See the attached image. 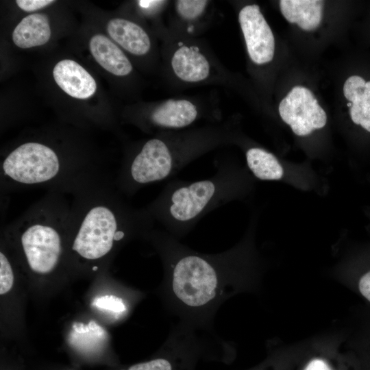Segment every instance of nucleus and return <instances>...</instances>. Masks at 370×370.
Here are the masks:
<instances>
[{
  "label": "nucleus",
  "instance_id": "f257e3e1",
  "mask_svg": "<svg viewBox=\"0 0 370 370\" xmlns=\"http://www.w3.org/2000/svg\"><path fill=\"white\" fill-rule=\"evenodd\" d=\"M230 257L198 253L167 238L164 295L180 323L211 330L218 309L236 290Z\"/></svg>",
  "mask_w": 370,
  "mask_h": 370
},
{
  "label": "nucleus",
  "instance_id": "f03ea898",
  "mask_svg": "<svg viewBox=\"0 0 370 370\" xmlns=\"http://www.w3.org/2000/svg\"><path fill=\"white\" fill-rule=\"evenodd\" d=\"M72 249L86 260H97L108 254L125 232L118 212L109 205L97 203L81 216Z\"/></svg>",
  "mask_w": 370,
  "mask_h": 370
},
{
  "label": "nucleus",
  "instance_id": "7ed1b4c3",
  "mask_svg": "<svg viewBox=\"0 0 370 370\" xmlns=\"http://www.w3.org/2000/svg\"><path fill=\"white\" fill-rule=\"evenodd\" d=\"M63 167L50 147L37 142L22 144L12 150L1 164L3 176L19 184L35 185L57 178Z\"/></svg>",
  "mask_w": 370,
  "mask_h": 370
},
{
  "label": "nucleus",
  "instance_id": "20e7f679",
  "mask_svg": "<svg viewBox=\"0 0 370 370\" xmlns=\"http://www.w3.org/2000/svg\"><path fill=\"white\" fill-rule=\"evenodd\" d=\"M20 241L32 271L40 274L51 272L62 252V240L56 224L49 214H32L20 223Z\"/></svg>",
  "mask_w": 370,
  "mask_h": 370
},
{
  "label": "nucleus",
  "instance_id": "39448f33",
  "mask_svg": "<svg viewBox=\"0 0 370 370\" xmlns=\"http://www.w3.org/2000/svg\"><path fill=\"white\" fill-rule=\"evenodd\" d=\"M224 199V179L205 180L184 184L170 193L164 204L171 226L184 227L193 223L215 204Z\"/></svg>",
  "mask_w": 370,
  "mask_h": 370
},
{
  "label": "nucleus",
  "instance_id": "423d86ee",
  "mask_svg": "<svg viewBox=\"0 0 370 370\" xmlns=\"http://www.w3.org/2000/svg\"><path fill=\"white\" fill-rule=\"evenodd\" d=\"M282 119L297 136H306L323 127L327 116L312 92L301 86H294L279 105Z\"/></svg>",
  "mask_w": 370,
  "mask_h": 370
},
{
  "label": "nucleus",
  "instance_id": "0eeeda50",
  "mask_svg": "<svg viewBox=\"0 0 370 370\" xmlns=\"http://www.w3.org/2000/svg\"><path fill=\"white\" fill-rule=\"evenodd\" d=\"M175 160L167 145L158 138L145 143L129 168L132 180L147 184L166 178L175 169Z\"/></svg>",
  "mask_w": 370,
  "mask_h": 370
},
{
  "label": "nucleus",
  "instance_id": "6e6552de",
  "mask_svg": "<svg viewBox=\"0 0 370 370\" xmlns=\"http://www.w3.org/2000/svg\"><path fill=\"white\" fill-rule=\"evenodd\" d=\"M238 21L251 60L257 64L271 62L275 51L274 36L259 6L253 4L243 8Z\"/></svg>",
  "mask_w": 370,
  "mask_h": 370
},
{
  "label": "nucleus",
  "instance_id": "1a4fd4ad",
  "mask_svg": "<svg viewBox=\"0 0 370 370\" xmlns=\"http://www.w3.org/2000/svg\"><path fill=\"white\" fill-rule=\"evenodd\" d=\"M58 86L69 96L86 99L92 96L97 84L92 75L74 60L64 59L58 62L53 70Z\"/></svg>",
  "mask_w": 370,
  "mask_h": 370
},
{
  "label": "nucleus",
  "instance_id": "9d476101",
  "mask_svg": "<svg viewBox=\"0 0 370 370\" xmlns=\"http://www.w3.org/2000/svg\"><path fill=\"white\" fill-rule=\"evenodd\" d=\"M89 49L97 62L109 73L116 76H125L131 73V62L107 36L94 35L89 41Z\"/></svg>",
  "mask_w": 370,
  "mask_h": 370
},
{
  "label": "nucleus",
  "instance_id": "9b49d317",
  "mask_svg": "<svg viewBox=\"0 0 370 370\" xmlns=\"http://www.w3.org/2000/svg\"><path fill=\"white\" fill-rule=\"evenodd\" d=\"M109 36L128 52L143 56L150 49L151 41L146 32L136 23L123 18H113L107 24Z\"/></svg>",
  "mask_w": 370,
  "mask_h": 370
},
{
  "label": "nucleus",
  "instance_id": "f8f14e48",
  "mask_svg": "<svg viewBox=\"0 0 370 370\" xmlns=\"http://www.w3.org/2000/svg\"><path fill=\"white\" fill-rule=\"evenodd\" d=\"M345 97L352 103V121L370 133V81L358 75L349 77L344 84Z\"/></svg>",
  "mask_w": 370,
  "mask_h": 370
},
{
  "label": "nucleus",
  "instance_id": "ddd939ff",
  "mask_svg": "<svg viewBox=\"0 0 370 370\" xmlns=\"http://www.w3.org/2000/svg\"><path fill=\"white\" fill-rule=\"evenodd\" d=\"M171 66L175 74L186 82H198L208 77L210 64L196 48L182 46L174 53Z\"/></svg>",
  "mask_w": 370,
  "mask_h": 370
},
{
  "label": "nucleus",
  "instance_id": "4468645a",
  "mask_svg": "<svg viewBox=\"0 0 370 370\" xmlns=\"http://www.w3.org/2000/svg\"><path fill=\"white\" fill-rule=\"evenodd\" d=\"M197 116V108L190 101L169 99L153 111L151 120L160 127L181 128L191 124Z\"/></svg>",
  "mask_w": 370,
  "mask_h": 370
},
{
  "label": "nucleus",
  "instance_id": "2eb2a0df",
  "mask_svg": "<svg viewBox=\"0 0 370 370\" xmlns=\"http://www.w3.org/2000/svg\"><path fill=\"white\" fill-rule=\"evenodd\" d=\"M51 34L49 19L45 14L36 13L24 17L12 32V40L22 49L41 46Z\"/></svg>",
  "mask_w": 370,
  "mask_h": 370
},
{
  "label": "nucleus",
  "instance_id": "dca6fc26",
  "mask_svg": "<svg viewBox=\"0 0 370 370\" xmlns=\"http://www.w3.org/2000/svg\"><path fill=\"white\" fill-rule=\"evenodd\" d=\"M323 3L320 0H281L280 7L288 22L297 23L303 30L310 31L321 21Z\"/></svg>",
  "mask_w": 370,
  "mask_h": 370
},
{
  "label": "nucleus",
  "instance_id": "f3484780",
  "mask_svg": "<svg viewBox=\"0 0 370 370\" xmlns=\"http://www.w3.org/2000/svg\"><path fill=\"white\" fill-rule=\"evenodd\" d=\"M247 165L254 175L263 180H280L283 168L271 153L258 147L249 149L246 153Z\"/></svg>",
  "mask_w": 370,
  "mask_h": 370
},
{
  "label": "nucleus",
  "instance_id": "a211bd4d",
  "mask_svg": "<svg viewBox=\"0 0 370 370\" xmlns=\"http://www.w3.org/2000/svg\"><path fill=\"white\" fill-rule=\"evenodd\" d=\"M207 4V1L180 0L176 1V10L182 18L192 20L203 13Z\"/></svg>",
  "mask_w": 370,
  "mask_h": 370
},
{
  "label": "nucleus",
  "instance_id": "6ab92c4d",
  "mask_svg": "<svg viewBox=\"0 0 370 370\" xmlns=\"http://www.w3.org/2000/svg\"><path fill=\"white\" fill-rule=\"evenodd\" d=\"M92 305L118 314L123 313L127 310L123 299L112 295L97 297Z\"/></svg>",
  "mask_w": 370,
  "mask_h": 370
},
{
  "label": "nucleus",
  "instance_id": "aec40b11",
  "mask_svg": "<svg viewBox=\"0 0 370 370\" xmlns=\"http://www.w3.org/2000/svg\"><path fill=\"white\" fill-rule=\"evenodd\" d=\"M14 274L10 263L1 251L0 253V294L8 293L12 287Z\"/></svg>",
  "mask_w": 370,
  "mask_h": 370
},
{
  "label": "nucleus",
  "instance_id": "412c9836",
  "mask_svg": "<svg viewBox=\"0 0 370 370\" xmlns=\"http://www.w3.org/2000/svg\"><path fill=\"white\" fill-rule=\"evenodd\" d=\"M127 370H173V367L169 360L164 358H158L147 362L134 365Z\"/></svg>",
  "mask_w": 370,
  "mask_h": 370
},
{
  "label": "nucleus",
  "instance_id": "4be33fe9",
  "mask_svg": "<svg viewBox=\"0 0 370 370\" xmlns=\"http://www.w3.org/2000/svg\"><path fill=\"white\" fill-rule=\"evenodd\" d=\"M52 0H17L16 3L19 8L25 12H32L42 9L52 3Z\"/></svg>",
  "mask_w": 370,
  "mask_h": 370
},
{
  "label": "nucleus",
  "instance_id": "5701e85b",
  "mask_svg": "<svg viewBox=\"0 0 370 370\" xmlns=\"http://www.w3.org/2000/svg\"><path fill=\"white\" fill-rule=\"evenodd\" d=\"M304 370H332L330 367L323 360L314 359L311 360Z\"/></svg>",
  "mask_w": 370,
  "mask_h": 370
},
{
  "label": "nucleus",
  "instance_id": "b1692460",
  "mask_svg": "<svg viewBox=\"0 0 370 370\" xmlns=\"http://www.w3.org/2000/svg\"><path fill=\"white\" fill-rule=\"evenodd\" d=\"M164 3L162 1H140L139 5L144 9H150Z\"/></svg>",
  "mask_w": 370,
  "mask_h": 370
},
{
  "label": "nucleus",
  "instance_id": "393cba45",
  "mask_svg": "<svg viewBox=\"0 0 370 370\" xmlns=\"http://www.w3.org/2000/svg\"><path fill=\"white\" fill-rule=\"evenodd\" d=\"M347 106L348 107L350 108V107L352 106V103H351V102H348L347 104Z\"/></svg>",
  "mask_w": 370,
  "mask_h": 370
}]
</instances>
